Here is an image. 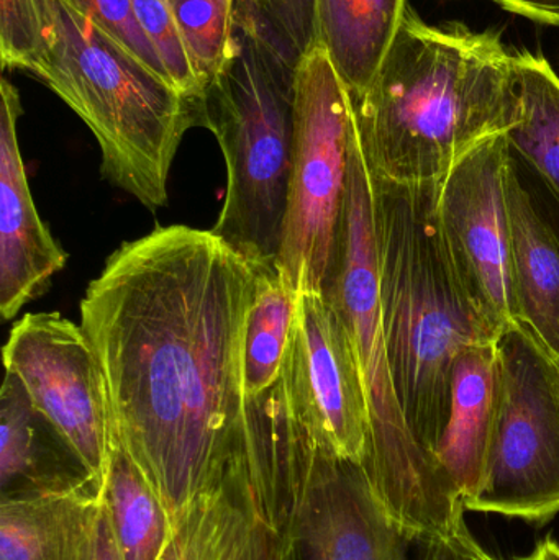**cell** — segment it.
I'll list each match as a JSON object with an SVG mask.
<instances>
[{
    "label": "cell",
    "instance_id": "cell-3",
    "mask_svg": "<svg viewBox=\"0 0 559 560\" xmlns=\"http://www.w3.org/2000/svg\"><path fill=\"white\" fill-rule=\"evenodd\" d=\"M440 186L373 177L377 283L391 371L410 431L435 460L456 359L504 335L453 258L440 222Z\"/></svg>",
    "mask_w": 559,
    "mask_h": 560
},
{
    "label": "cell",
    "instance_id": "cell-7",
    "mask_svg": "<svg viewBox=\"0 0 559 560\" xmlns=\"http://www.w3.org/2000/svg\"><path fill=\"white\" fill-rule=\"evenodd\" d=\"M253 418L304 560H469L475 536L419 538L396 525L363 466L321 440L284 378L253 398Z\"/></svg>",
    "mask_w": 559,
    "mask_h": 560
},
{
    "label": "cell",
    "instance_id": "cell-16",
    "mask_svg": "<svg viewBox=\"0 0 559 560\" xmlns=\"http://www.w3.org/2000/svg\"><path fill=\"white\" fill-rule=\"evenodd\" d=\"M515 296L527 326L559 365V235L541 215L512 161L508 173Z\"/></svg>",
    "mask_w": 559,
    "mask_h": 560
},
{
    "label": "cell",
    "instance_id": "cell-33",
    "mask_svg": "<svg viewBox=\"0 0 559 560\" xmlns=\"http://www.w3.org/2000/svg\"><path fill=\"white\" fill-rule=\"evenodd\" d=\"M551 223H554L555 229H557L559 235V209L555 212L554 219H551Z\"/></svg>",
    "mask_w": 559,
    "mask_h": 560
},
{
    "label": "cell",
    "instance_id": "cell-30",
    "mask_svg": "<svg viewBox=\"0 0 559 560\" xmlns=\"http://www.w3.org/2000/svg\"><path fill=\"white\" fill-rule=\"evenodd\" d=\"M515 15L544 25L559 26V0H492Z\"/></svg>",
    "mask_w": 559,
    "mask_h": 560
},
{
    "label": "cell",
    "instance_id": "cell-22",
    "mask_svg": "<svg viewBox=\"0 0 559 560\" xmlns=\"http://www.w3.org/2000/svg\"><path fill=\"white\" fill-rule=\"evenodd\" d=\"M299 295L276 268H258L255 299L246 319L245 388L249 398L271 388L291 345Z\"/></svg>",
    "mask_w": 559,
    "mask_h": 560
},
{
    "label": "cell",
    "instance_id": "cell-13",
    "mask_svg": "<svg viewBox=\"0 0 559 560\" xmlns=\"http://www.w3.org/2000/svg\"><path fill=\"white\" fill-rule=\"evenodd\" d=\"M22 115L19 91L0 84V315L15 318L26 303L42 296L65 269L68 255L36 212L16 124Z\"/></svg>",
    "mask_w": 559,
    "mask_h": 560
},
{
    "label": "cell",
    "instance_id": "cell-26",
    "mask_svg": "<svg viewBox=\"0 0 559 560\" xmlns=\"http://www.w3.org/2000/svg\"><path fill=\"white\" fill-rule=\"evenodd\" d=\"M51 0H0V58L5 69L35 75L49 43Z\"/></svg>",
    "mask_w": 559,
    "mask_h": 560
},
{
    "label": "cell",
    "instance_id": "cell-19",
    "mask_svg": "<svg viewBox=\"0 0 559 560\" xmlns=\"http://www.w3.org/2000/svg\"><path fill=\"white\" fill-rule=\"evenodd\" d=\"M252 499V447L226 476L197 495L173 518L158 560H232Z\"/></svg>",
    "mask_w": 559,
    "mask_h": 560
},
{
    "label": "cell",
    "instance_id": "cell-12",
    "mask_svg": "<svg viewBox=\"0 0 559 560\" xmlns=\"http://www.w3.org/2000/svg\"><path fill=\"white\" fill-rule=\"evenodd\" d=\"M282 375L315 433L343 459L363 466L370 411L353 342L324 293H302Z\"/></svg>",
    "mask_w": 559,
    "mask_h": 560
},
{
    "label": "cell",
    "instance_id": "cell-24",
    "mask_svg": "<svg viewBox=\"0 0 559 560\" xmlns=\"http://www.w3.org/2000/svg\"><path fill=\"white\" fill-rule=\"evenodd\" d=\"M203 88L223 68L236 33L235 0H167Z\"/></svg>",
    "mask_w": 559,
    "mask_h": 560
},
{
    "label": "cell",
    "instance_id": "cell-5",
    "mask_svg": "<svg viewBox=\"0 0 559 560\" xmlns=\"http://www.w3.org/2000/svg\"><path fill=\"white\" fill-rule=\"evenodd\" d=\"M35 78L88 125L105 179L151 212L166 206L171 166L184 135L202 127V102L141 65L69 0H51Z\"/></svg>",
    "mask_w": 559,
    "mask_h": 560
},
{
    "label": "cell",
    "instance_id": "cell-14",
    "mask_svg": "<svg viewBox=\"0 0 559 560\" xmlns=\"http://www.w3.org/2000/svg\"><path fill=\"white\" fill-rule=\"evenodd\" d=\"M504 405L499 341L473 346L453 368L450 413L436 460L465 503L481 492L491 470Z\"/></svg>",
    "mask_w": 559,
    "mask_h": 560
},
{
    "label": "cell",
    "instance_id": "cell-25",
    "mask_svg": "<svg viewBox=\"0 0 559 560\" xmlns=\"http://www.w3.org/2000/svg\"><path fill=\"white\" fill-rule=\"evenodd\" d=\"M236 22L258 32L289 62L315 43V0H235Z\"/></svg>",
    "mask_w": 559,
    "mask_h": 560
},
{
    "label": "cell",
    "instance_id": "cell-10",
    "mask_svg": "<svg viewBox=\"0 0 559 560\" xmlns=\"http://www.w3.org/2000/svg\"><path fill=\"white\" fill-rule=\"evenodd\" d=\"M3 365L102 489L114 421L104 371L82 326L59 313H26L10 329Z\"/></svg>",
    "mask_w": 559,
    "mask_h": 560
},
{
    "label": "cell",
    "instance_id": "cell-4",
    "mask_svg": "<svg viewBox=\"0 0 559 560\" xmlns=\"http://www.w3.org/2000/svg\"><path fill=\"white\" fill-rule=\"evenodd\" d=\"M322 293L353 342L370 411V450L363 469L384 512L419 538H469L465 503L440 464L410 431L394 384L381 319L373 177L358 128L351 140L347 194L334 256Z\"/></svg>",
    "mask_w": 559,
    "mask_h": 560
},
{
    "label": "cell",
    "instance_id": "cell-18",
    "mask_svg": "<svg viewBox=\"0 0 559 560\" xmlns=\"http://www.w3.org/2000/svg\"><path fill=\"white\" fill-rule=\"evenodd\" d=\"M406 5V0H315V43L327 49L351 101L373 81Z\"/></svg>",
    "mask_w": 559,
    "mask_h": 560
},
{
    "label": "cell",
    "instance_id": "cell-15",
    "mask_svg": "<svg viewBox=\"0 0 559 560\" xmlns=\"http://www.w3.org/2000/svg\"><path fill=\"white\" fill-rule=\"evenodd\" d=\"M94 482L65 438L5 372L0 392V499ZM95 483V482H94Z\"/></svg>",
    "mask_w": 559,
    "mask_h": 560
},
{
    "label": "cell",
    "instance_id": "cell-23",
    "mask_svg": "<svg viewBox=\"0 0 559 560\" xmlns=\"http://www.w3.org/2000/svg\"><path fill=\"white\" fill-rule=\"evenodd\" d=\"M232 560H304L286 518L281 490L259 453H252L248 518Z\"/></svg>",
    "mask_w": 559,
    "mask_h": 560
},
{
    "label": "cell",
    "instance_id": "cell-1",
    "mask_svg": "<svg viewBox=\"0 0 559 560\" xmlns=\"http://www.w3.org/2000/svg\"><path fill=\"white\" fill-rule=\"evenodd\" d=\"M256 283L258 268L210 230L171 225L124 243L82 299L114 434L171 520L252 444L245 332Z\"/></svg>",
    "mask_w": 559,
    "mask_h": 560
},
{
    "label": "cell",
    "instance_id": "cell-21",
    "mask_svg": "<svg viewBox=\"0 0 559 560\" xmlns=\"http://www.w3.org/2000/svg\"><path fill=\"white\" fill-rule=\"evenodd\" d=\"M522 112L508 133L512 153L544 180L559 209V78L544 56L515 51Z\"/></svg>",
    "mask_w": 559,
    "mask_h": 560
},
{
    "label": "cell",
    "instance_id": "cell-32",
    "mask_svg": "<svg viewBox=\"0 0 559 560\" xmlns=\"http://www.w3.org/2000/svg\"><path fill=\"white\" fill-rule=\"evenodd\" d=\"M469 560H499L496 559L494 556L486 552L485 549L479 546V542H476L475 548L471 549V556H469Z\"/></svg>",
    "mask_w": 559,
    "mask_h": 560
},
{
    "label": "cell",
    "instance_id": "cell-20",
    "mask_svg": "<svg viewBox=\"0 0 559 560\" xmlns=\"http://www.w3.org/2000/svg\"><path fill=\"white\" fill-rule=\"evenodd\" d=\"M102 497L121 559H160L173 532V520L115 434H112Z\"/></svg>",
    "mask_w": 559,
    "mask_h": 560
},
{
    "label": "cell",
    "instance_id": "cell-29",
    "mask_svg": "<svg viewBox=\"0 0 559 560\" xmlns=\"http://www.w3.org/2000/svg\"><path fill=\"white\" fill-rule=\"evenodd\" d=\"M78 560H124L118 552L114 533H112L104 497L92 516L88 539H85L84 548H82Z\"/></svg>",
    "mask_w": 559,
    "mask_h": 560
},
{
    "label": "cell",
    "instance_id": "cell-27",
    "mask_svg": "<svg viewBox=\"0 0 559 560\" xmlns=\"http://www.w3.org/2000/svg\"><path fill=\"white\" fill-rule=\"evenodd\" d=\"M135 12L177 91L202 102L203 84L167 0H133Z\"/></svg>",
    "mask_w": 559,
    "mask_h": 560
},
{
    "label": "cell",
    "instance_id": "cell-8",
    "mask_svg": "<svg viewBox=\"0 0 559 560\" xmlns=\"http://www.w3.org/2000/svg\"><path fill=\"white\" fill-rule=\"evenodd\" d=\"M353 102L327 49L314 43L295 68L291 189L276 269L299 295L322 293L347 194Z\"/></svg>",
    "mask_w": 559,
    "mask_h": 560
},
{
    "label": "cell",
    "instance_id": "cell-2",
    "mask_svg": "<svg viewBox=\"0 0 559 560\" xmlns=\"http://www.w3.org/2000/svg\"><path fill=\"white\" fill-rule=\"evenodd\" d=\"M351 102L371 176L443 183L463 158L521 118L515 51L498 30L430 25L407 3L373 81Z\"/></svg>",
    "mask_w": 559,
    "mask_h": 560
},
{
    "label": "cell",
    "instance_id": "cell-9",
    "mask_svg": "<svg viewBox=\"0 0 559 560\" xmlns=\"http://www.w3.org/2000/svg\"><path fill=\"white\" fill-rule=\"evenodd\" d=\"M504 405L488 480L466 512L547 525L559 513V365L525 325L499 339Z\"/></svg>",
    "mask_w": 559,
    "mask_h": 560
},
{
    "label": "cell",
    "instance_id": "cell-31",
    "mask_svg": "<svg viewBox=\"0 0 559 560\" xmlns=\"http://www.w3.org/2000/svg\"><path fill=\"white\" fill-rule=\"evenodd\" d=\"M515 560H559V542L554 538L541 539L531 555Z\"/></svg>",
    "mask_w": 559,
    "mask_h": 560
},
{
    "label": "cell",
    "instance_id": "cell-6",
    "mask_svg": "<svg viewBox=\"0 0 559 560\" xmlns=\"http://www.w3.org/2000/svg\"><path fill=\"white\" fill-rule=\"evenodd\" d=\"M295 68L258 32L236 22L223 68L206 85L202 127L226 163V196L210 232L256 268H276L295 141Z\"/></svg>",
    "mask_w": 559,
    "mask_h": 560
},
{
    "label": "cell",
    "instance_id": "cell-17",
    "mask_svg": "<svg viewBox=\"0 0 559 560\" xmlns=\"http://www.w3.org/2000/svg\"><path fill=\"white\" fill-rule=\"evenodd\" d=\"M101 499L94 482L0 499V560H78Z\"/></svg>",
    "mask_w": 559,
    "mask_h": 560
},
{
    "label": "cell",
    "instance_id": "cell-28",
    "mask_svg": "<svg viewBox=\"0 0 559 560\" xmlns=\"http://www.w3.org/2000/svg\"><path fill=\"white\" fill-rule=\"evenodd\" d=\"M69 2L81 10L98 28L104 30L141 65L171 82L160 55L138 20L133 0H69Z\"/></svg>",
    "mask_w": 559,
    "mask_h": 560
},
{
    "label": "cell",
    "instance_id": "cell-11",
    "mask_svg": "<svg viewBox=\"0 0 559 560\" xmlns=\"http://www.w3.org/2000/svg\"><path fill=\"white\" fill-rule=\"evenodd\" d=\"M508 135L489 138L463 158L440 186L439 215L463 278L502 329L522 325L515 296L508 173Z\"/></svg>",
    "mask_w": 559,
    "mask_h": 560
}]
</instances>
